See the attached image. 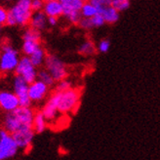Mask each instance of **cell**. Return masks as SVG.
<instances>
[{
    "label": "cell",
    "instance_id": "cell-1",
    "mask_svg": "<svg viewBox=\"0 0 160 160\" xmlns=\"http://www.w3.org/2000/svg\"><path fill=\"white\" fill-rule=\"evenodd\" d=\"M34 110L31 108L19 107L12 112H8L3 118V129L13 135L16 132L32 128Z\"/></svg>",
    "mask_w": 160,
    "mask_h": 160
},
{
    "label": "cell",
    "instance_id": "cell-2",
    "mask_svg": "<svg viewBox=\"0 0 160 160\" xmlns=\"http://www.w3.org/2000/svg\"><path fill=\"white\" fill-rule=\"evenodd\" d=\"M30 0H19L8 9L6 25L9 27H27L32 16Z\"/></svg>",
    "mask_w": 160,
    "mask_h": 160
},
{
    "label": "cell",
    "instance_id": "cell-3",
    "mask_svg": "<svg viewBox=\"0 0 160 160\" xmlns=\"http://www.w3.org/2000/svg\"><path fill=\"white\" fill-rule=\"evenodd\" d=\"M19 51L12 44L4 42L0 46V72L9 73L16 70L20 62Z\"/></svg>",
    "mask_w": 160,
    "mask_h": 160
},
{
    "label": "cell",
    "instance_id": "cell-4",
    "mask_svg": "<svg viewBox=\"0 0 160 160\" xmlns=\"http://www.w3.org/2000/svg\"><path fill=\"white\" fill-rule=\"evenodd\" d=\"M80 102V93L77 89H71L59 93L58 109L62 114H68L74 112L78 108Z\"/></svg>",
    "mask_w": 160,
    "mask_h": 160
},
{
    "label": "cell",
    "instance_id": "cell-5",
    "mask_svg": "<svg viewBox=\"0 0 160 160\" xmlns=\"http://www.w3.org/2000/svg\"><path fill=\"white\" fill-rule=\"evenodd\" d=\"M45 69L51 74L55 82H60L62 80L67 79L68 68L58 56L54 54L47 55L45 62Z\"/></svg>",
    "mask_w": 160,
    "mask_h": 160
},
{
    "label": "cell",
    "instance_id": "cell-6",
    "mask_svg": "<svg viewBox=\"0 0 160 160\" xmlns=\"http://www.w3.org/2000/svg\"><path fill=\"white\" fill-rule=\"evenodd\" d=\"M62 6V16L68 22L73 25H78L82 17L80 10L84 3L82 0H61Z\"/></svg>",
    "mask_w": 160,
    "mask_h": 160
},
{
    "label": "cell",
    "instance_id": "cell-7",
    "mask_svg": "<svg viewBox=\"0 0 160 160\" xmlns=\"http://www.w3.org/2000/svg\"><path fill=\"white\" fill-rule=\"evenodd\" d=\"M40 46H41V34L40 32L31 28H28L22 34V53L27 57H29Z\"/></svg>",
    "mask_w": 160,
    "mask_h": 160
},
{
    "label": "cell",
    "instance_id": "cell-8",
    "mask_svg": "<svg viewBox=\"0 0 160 160\" xmlns=\"http://www.w3.org/2000/svg\"><path fill=\"white\" fill-rule=\"evenodd\" d=\"M18 147L13 140L12 135L0 128V160L14 157L18 152Z\"/></svg>",
    "mask_w": 160,
    "mask_h": 160
},
{
    "label": "cell",
    "instance_id": "cell-9",
    "mask_svg": "<svg viewBox=\"0 0 160 160\" xmlns=\"http://www.w3.org/2000/svg\"><path fill=\"white\" fill-rule=\"evenodd\" d=\"M37 71L38 69L31 63L29 58L27 56H22L20 59V62L16 68V75L25 79L28 84L33 83L37 80Z\"/></svg>",
    "mask_w": 160,
    "mask_h": 160
},
{
    "label": "cell",
    "instance_id": "cell-10",
    "mask_svg": "<svg viewBox=\"0 0 160 160\" xmlns=\"http://www.w3.org/2000/svg\"><path fill=\"white\" fill-rule=\"evenodd\" d=\"M28 83L22 77L15 75L12 79V91L19 99L20 107L30 108L31 102L28 98Z\"/></svg>",
    "mask_w": 160,
    "mask_h": 160
},
{
    "label": "cell",
    "instance_id": "cell-11",
    "mask_svg": "<svg viewBox=\"0 0 160 160\" xmlns=\"http://www.w3.org/2000/svg\"><path fill=\"white\" fill-rule=\"evenodd\" d=\"M91 3L98 9V14L103 18L106 22L114 23L119 20V13L110 6V1L107 0H92Z\"/></svg>",
    "mask_w": 160,
    "mask_h": 160
},
{
    "label": "cell",
    "instance_id": "cell-12",
    "mask_svg": "<svg viewBox=\"0 0 160 160\" xmlns=\"http://www.w3.org/2000/svg\"><path fill=\"white\" fill-rule=\"evenodd\" d=\"M58 101H59V93L55 92L51 95L49 99L45 102L42 108L41 113L45 117L47 123H53L57 121L59 118V109H58Z\"/></svg>",
    "mask_w": 160,
    "mask_h": 160
},
{
    "label": "cell",
    "instance_id": "cell-13",
    "mask_svg": "<svg viewBox=\"0 0 160 160\" xmlns=\"http://www.w3.org/2000/svg\"><path fill=\"white\" fill-rule=\"evenodd\" d=\"M19 107V99L12 90L0 89V109L8 113L17 109Z\"/></svg>",
    "mask_w": 160,
    "mask_h": 160
},
{
    "label": "cell",
    "instance_id": "cell-14",
    "mask_svg": "<svg viewBox=\"0 0 160 160\" xmlns=\"http://www.w3.org/2000/svg\"><path fill=\"white\" fill-rule=\"evenodd\" d=\"M48 93L49 87L38 80L28 85V98L31 102H41L46 99Z\"/></svg>",
    "mask_w": 160,
    "mask_h": 160
},
{
    "label": "cell",
    "instance_id": "cell-15",
    "mask_svg": "<svg viewBox=\"0 0 160 160\" xmlns=\"http://www.w3.org/2000/svg\"><path fill=\"white\" fill-rule=\"evenodd\" d=\"M34 134L35 133L33 132L32 128H28V129H23L16 132L12 135V137L19 149L21 148L27 150L31 147V143H32L34 138Z\"/></svg>",
    "mask_w": 160,
    "mask_h": 160
},
{
    "label": "cell",
    "instance_id": "cell-16",
    "mask_svg": "<svg viewBox=\"0 0 160 160\" xmlns=\"http://www.w3.org/2000/svg\"><path fill=\"white\" fill-rule=\"evenodd\" d=\"M42 12L47 16V18L61 17V16H62V6L61 1H59V0H47V1H44Z\"/></svg>",
    "mask_w": 160,
    "mask_h": 160
},
{
    "label": "cell",
    "instance_id": "cell-17",
    "mask_svg": "<svg viewBox=\"0 0 160 160\" xmlns=\"http://www.w3.org/2000/svg\"><path fill=\"white\" fill-rule=\"evenodd\" d=\"M29 28H33L37 31H42L46 29L48 23H47V16L42 12H33L29 21Z\"/></svg>",
    "mask_w": 160,
    "mask_h": 160
},
{
    "label": "cell",
    "instance_id": "cell-18",
    "mask_svg": "<svg viewBox=\"0 0 160 160\" xmlns=\"http://www.w3.org/2000/svg\"><path fill=\"white\" fill-rule=\"evenodd\" d=\"M46 57H47V54L44 50V48L42 46H40L38 49H36L29 56L28 58H29V61L31 62V63H32L36 68H38L44 65Z\"/></svg>",
    "mask_w": 160,
    "mask_h": 160
},
{
    "label": "cell",
    "instance_id": "cell-19",
    "mask_svg": "<svg viewBox=\"0 0 160 160\" xmlns=\"http://www.w3.org/2000/svg\"><path fill=\"white\" fill-rule=\"evenodd\" d=\"M47 121L45 117L43 116V114L41 113V111H37L34 114V118H33V122H32V130L34 133L40 134L43 133L46 129H47Z\"/></svg>",
    "mask_w": 160,
    "mask_h": 160
},
{
    "label": "cell",
    "instance_id": "cell-20",
    "mask_svg": "<svg viewBox=\"0 0 160 160\" xmlns=\"http://www.w3.org/2000/svg\"><path fill=\"white\" fill-rule=\"evenodd\" d=\"M80 14L82 19H92L98 14V9L91 3V1L84 2L80 10Z\"/></svg>",
    "mask_w": 160,
    "mask_h": 160
},
{
    "label": "cell",
    "instance_id": "cell-21",
    "mask_svg": "<svg viewBox=\"0 0 160 160\" xmlns=\"http://www.w3.org/2000/svg\"><path fill=\"white\" fill-rule=\"evenodd\" d=\"M97 51L95 44L91 41V40H85L84 42L80 44L78 48L79 54H81L83 56H92Z\"/></svg>",
    "mask_w": 160,
    "mask_h": 160
},
{
    "label": "cell",
    "instance_id": "cell-22",
    "mask_svg": "<svg viewBox=\"0 0 160 160\" xmlns=\"http://www.w3.org/2000/svg\"><path fill=\"white\" fill-rule=\"evenodd\" d=\"M37 80L40 82H42L43 84L47 85L48 87H51V86H53L55 84L53 77L51 76V74L48 72L45 68L39 69L37 71Z\"/></svg>",
    "mask_w": 160,
    "mask_h": 160
},
{
    "label": "cell",
    "instance_id": "cell-23",
    "mask_svg": "<svg viewBox=\"0 0 160 160\" xmlns=\"http://www.w3.org/2000/svg\"><path fill=\"white\" fill-rule=\"evenodd\" d=\"M110 6L119 13L121 11H125L130 7V1L128 0H112L110 1Z\"/></svg>",
    "mask_w": 160,
    "mask_h": 160
},
{
    "label": "cell",
    "instance_id": "cell-24",
    "mask_svg": "<svg viewBox=\"0 0 160 160\" xmlns=\"http://www.w3.org/2000/svg\"><path fill=\"white\" fill-rule=\"evenodd\" d=\"M71 82L68 81V79L62 80L60 82H57V85H56V92L58 93H62L65 91H68L69 89H71Z\"/></svg>",
    "mask_w": 160,
    "mask_h": 160
},
{
    "label": "cell",
    "instance_id": "cell-25",
    "mask_svg": "<svg viewBox=\"0 0 160 160\" xmlns=\"http://www.w3.org/2000/svg\"><path fill=\"white\" fill-rule=\"evenodd\" d=\"M110 48V42L109 40L108 39H102L99 42L98 46H97V50L100 52V53H107L108 52Z\"/></svg>",
    "mask_w": 160,
    "mask_h": 160
},
{
    "label": "cell",
    "instance_id": "cell-26",
    "mask_svg": "<svg viewBox=\"0 0 160 160\" xmlns=\"http://www.w3.org/2000/svg\"><path fill=\"white\" fill-rule=\"evenodd\" d=\"M91 22H92V25L94 28H100V27H102L103 25L106 23L105 20H103V18L102 17V16L100 14H97L95 16V17H93L92 19H90Z\"/></svg>",
    "mask_w": 160,
    "mask_h": 160
},
{
    "label": "cell",
    "instance_id": "cell-27",
    "mask_svg": "<svg viewBox=\"0 0 160 160\" xmlns=\"http://www.w3.org/2000/svg\"><path fill=\"white\" fill-rule=\"evenodd\" d=\"M43 5H44V1H41V0H32V1L30 2V6H31V10H32V12L42 11Z\"/></svg>",
    "mask_w": 160,
    "mask_h": 160
},
{
    "label": "cell",
    "instance_id": "cell-28",
    "mask_svg": "<svg viewBox=\"0 0 160 160\" xmlns=\"http://www.w3.org/2000/svg\"><path fill=\"white\" fill-rule=\"evenodd\" d=\"M78 26L84 30H90V29L94 28L90 19H81V21H80L78 23Z\"/></svg>",
    "mask_w": 160,
    "mask_h": 160
},
{
    "label": "cell",
    "instance_id": "cell-29",
    "mask_svg": "<svg viewBox=\"0 0 160 160\" xmlns=\"http://www.w3.org/2000/svg\"><path fill=\"white\" fill-rule=\"evenodd\" d=\"M8 17V9L5 7L0 6V28H2L3 25H6Z\"/></svg>",
    "mask_w": 160,
    "mask_h": 160
},
{
    "label": "cell",
    "instance_id": "cell-30",
    "mask_svg": "<svg viewBox=\"0 0 160 160\" xmlns=\"http://www.w3.org/2000/svg\"><path fill=\"white\" fill-rule=\"evenodd\" d=\"M58 22H59V19L58 18H54V17L47 18V23L50 27H56V26L58 25Z\"/></svg>",
    "mask_w": 160,
    "mask_h": 160
},
{
    "label": "cell",
    "instance_id": "cell-31",
    "mask_svg": "<svg viewBox=\"0 0 160 160\" xmlns=\"http://www.w3.org/2000/svg\"></svg>",
    "mask_w": 160,
    "mask_h": 160
}]
</instances>
